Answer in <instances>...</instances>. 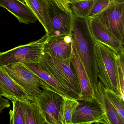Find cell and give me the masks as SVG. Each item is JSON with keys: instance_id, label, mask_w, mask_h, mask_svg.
Segmentation results:
<instances>
[{"instance_id": "6da1fadb", "label": "cell", "mask_w": 124, "mask_h": 124, "mask_svg": "<svg viewBox=\"0 0 124 124\" xmlns=\"http://www.w3.org/2000/svg\"><path fill=\"white\" fill-rule=\"evenodd\" d=\"M73 16L71 34L73 44L85 67L94 92L99 80L93 56L95 40L90 29L89 19L73 14Z\"/></svg>"}, {"instance_id": "7a4b0ae2", "label": "cell", "mask_w": 124, "mask_h": 124, "mask_svg": "<svg viewBox=\"0 0 124 124\" xmlns=\"http://www.w3.org/2000/svg\"><path fill=\"white\" fill-rule=\"evenodd\" d=\"M93 53L99 81L105 88L111 90L121 97L117 69L116 57L119 54L110 47L96 40H95Z\"/></svg>"}, {"instance_id": "3957f363", "label": "cell", "mask_w": 124, "mask_h": 124, "mask_svg": "<svg viewBox=\"0 0 124 124\" xmlns=\"http://www.w3.org/2000/svg\"><path fill=\"white\" fill-rule=\"evenodd\" d=\"M39 64L54 77L80 96V89L71 59H61L43 51Z\"/></svg>"}, {"instance_id": "277c9868", "label": "cell", "mask_w": 124, "mask_h": 124, "mask_svg": "<svg viewBox=\"0 0 124 124\" xmlns=\"http://www.w3.org/2000/svg\"><path fill=\"white\" fill-rule=\"evenodd\" d=\"M47 37L46 34L38 40L21 45L5 52H0V65L5 67L24 62L39 63L43 53V45Z\"/></svg>"}, {"instance_id": "5b68a950", "label": "cell", "mask_w": 124, "mask_h": 124, "mask_svg": "<svg viewBox=\"0 0 124 124\" xmlns=\"http://www.w3.org/2000/svg\"><path fill=\"white\" fill-rule=\"evenodd\" d=\"M9 76L27 94L35 101L45 89L43 80L23 63H16L5 67Z\"/></svg>"}, {"instance_id": "8992f818", "label": "cell", "mask_w": 124, "mask_h": 124, "mask_svg": "<svg viewBox=\"0 0 124 124\" xmlns=\"http://www.w3.org/2000/svg\"><path fill=\"white\" fill-rule=\"evenodd\" d=\"M94 17L114 37L124 45V2L112 1Z\"/></svg>"}, {"instance_id": "52a82bcc", "label": "cell", "mask_w": 124, "mask_h": 124, "mask_svg": "<svg viewBox=\"0 0 124 124\" xmlns=\"http://www.w3.org/2000/svg\"><path fill=\"white\" fill-rule=\"evenodd\" d=\"M64 98L50 91L43 90L34 101L39 107L47 124H64L62 105Z\"/></svg>"}, {"instance_id": "ba28073f", "label": "cell", "mask_w": 124, "mask_h": 124, "mask_svg": "<svg viewBox=\"0 0 124 124\" xmlns=\"http://www.w3.org/2000/svg\"><path fill=\"white\" fill-rule=\"evenodd\" d=\"M29 69L41 78L45 84V89L56 93L63 98H68L79 101L80 95L64 85L43 69L39 63L29 62L22 63Z\"/></svg>"}, {"instance_id": "9c48e42d", "label": "cell", "mask_w": 124, "mask_h": 124, "mask_svg": "<svg viewBox=\"0 0 124 124\" xmlns=\"http://www.w3.org/2000/svg\"><path fill=\"white\" fill-rule=\"evenodd\" d=\"M52 31L48 36L71 34L73 22L72 11L67 12L60 9L53 0H46Z\"/></svg>"}, {"instance_id": "30bf717a", "label": "cell", "mask_w": 124, "mask_h": 124, "mask_svg": "<svg viewBox=\"0 0 124 124\" xmlns=\"http://www.w3.org/2000/svg\"><path fill=\"white\" fill-rule=\"evenodd\" d=\"M72 118V124L103 123L101 108L95 99L79 100Z\"/></svg>"}, {"instance_id": "8fae6325", "label": "cell", "mask_w": 124, "mask_h": 124, "mask_svg": "<svg viewBox=\"0 0 124 124\" xmlns=\"http://www.w3.org/2000/svg\"><path fill=\"white\" fill-rule=\"evenodd\" d=\"M72 45L71 34L48 36L43 51L57 58L67 59L71 58Z\"/></svg>"}, {"instance_id": "7c38bea8", "label": "cell", "mask_w": 124, "mask_h": 124, "mask_svg": "<svg viewBox=\"0 0 124 124\" xmlns=\"http://www.w3.org/2000/svg\"><path fill=\"white\" fill-rule=\"evenodd\" d=\"M94 99L102 110L104 124H124V121L109 98L105 88L99 81L94 90Z\"/></svg>"}, {"instance_id": "4fadbf2b", "label": "cell", "mask_w": 124, "mask_h": 124, "mask_svg": "<svg viewBox=\"0 0 124 124\" xmlns=\"http://www.w3.org/2000/svg\"><path fill=\"white\" fill-rule=\"evenodd\" d=\"M71 59L72 65L75 71L79 85L82 100L89 101L93 99L94 91L85 67L73 43Z\"/></svg>"}, {"instance_id": "5bb4252c", "label": "cell", "mask_w": 124, "mask_h": 124, "mask_svg": "<svg viewBox=\"0 0 124 124\" xmlns=\"http://www.w3.org/2000/svg\"><path fill=\"white\" fill-rule=\"evenodd\" d=\"M88 19L90 29L94 40L110 47L119 55L124 54V44L110 34L95 17Z\"/></svg>"}, {"instance_id": "9a60e30c", "label": "cell", "mask_w": 124, "mask_h": 124, "mask_svg": "<svg viewBox=\"0 0 124 124\" xmlns=\"http://www.w3.org/2000/svg\"><path fill=\"white\" fill-rule=\"evenodd\" d=\"M0 91L2 96L12 101L32 99L9 76L4 67L0 65Z\"/></svg>"}, {"instance_id": "2e32d148", "label": "cell", "mask_w": 124, "mask_h": 124, "mask_svg": "<svg viewBox=\"0 0 124 124\" xmlns=\"http://www.w3.org/2000/svg\"><path fill=\"white\" fill-rule=\"evenodd\" d=\"M0 7L6 8L20 23L29 24L38 21L29 7L19 0H0Z\"/></svg>"}, {"instance_id": "e0dca14e", "label": "cell", "mask_w": 124, "mask_h": 124, "mask_svg": "<svg viewBox=\"0 0 124 124\" xmlns=\"http://www.w3.org/2000/svg\"><path fill=\"white\" fill-rule=\"evenodd\" d=\"M25 2L43 26L46 34L48 35H50L52 31V27L46 0H25Z\"/></svg>"}, {"instance_id": "ac0fdd59", "label": "cell", "mask_w": 124, "mask_h": 124, "mask_svg": "<svg viewBox=\"0 0 124 124\" xmlns=\"http://www.w3.org/2000/svg\"><path fill=\"white\" fill-rule=\"evenodd\" d=\"M23 101L26 124H47L39 107L34 101Z\"/></svg>"}, {"instance_id": "d6986e66", "label": "cell", "mask_w": 124, "mask_h": 124, "mask_svg": "<svg viewBox=\"0 0 124 124\" xmlns=\"http://www.w3.org/2000/svg\"><path fill=\"white\" fill-rule=\"evenodd\" d=\"M94 0H81L68 3L72 13L79 17H88Z\"/></svg>"}, {"instance_id": "ffe728a7", "label": "cell", "mask_w": 124, "mask_h": 124, "mask_svg": "<svg viewBox=\"0 0 124 124\" xmlns=\"http://www.w3.org/2000/svg\"><path fill=\"white\" fill-rule=\"evenodd\" d=\"M23 101L16 99L12 101L13 109L9 111L10 124H26Z\"/></svg>"}, {"instance_id": "44dd1931", "label": "cell", "mask_w": 124, "mask_h": 124, "mask_svg": "<svg viewBox=\"0 0 124 124\" xmlns=\"http://www.w3.org/2000/svg\"><path fill=\"white\" fill-rule=\"evenodd\" d=\"M79 104V101L73 99L64 98L62 105V115L64 124H72V118Z\"/></svg>"}, {"instance_id": "7402d4cb", "label": "cell", "mask_w": 124, "mask_h": 124, "mask_svg": "<svg viewBox=\"0 0 124 124\" xmlns=\"http://www.w3.org/2000/svg\"><path fill=\"white\" fill-rule=\"evenodd\" d=\"M105 89L112 105L122 119L124 121V101L120 96L117 95L114 91L108 88Z\"/></svg>"}, {"instance_id": "603a6c76", "label": "cell", "mask_w": 124, "mask_h": 124, "mask_svg": "<svg viewBox=\"0 0 124 124\" xmlns=\"http://www.w3.org/2000/svg\"><path fill=\"white\" fill-rule=\"evenodd\" d=\"M124 54H117L116 57L117 77L119 88L121 97L124 100Z\"/></svg>"}, {"instance_id": "cb8c5ba5", "label": "cell", "mask_w": 124, "mask_h": 124, "mask_svg": "<svg viewBox=\"0 0 124 124\" xmlns=\"http://www.w3.org/2000/svg\"><path fill=\"white\" fill-rule=\"evenodd\" d=\"M112 1L111 0H94L93 6L88 14V18L96 16L106 8Z\"/></svg>"}, {"instance_id": "d4e9b609", "label": "cell", "mask_w": 124, "mask_h": 124, "mask_svg": "<svg viewBox=\"0 0 124 124\" xmlns=\"http://www.w3.org/2000/svg\"><path fill=\"white\" fill-rule=\"evenodd\" d=\"M56 5L61 10L67 11L70 12L71 11L68 6V3L66 0H53Z\"/></svg>"}, {"instance_id": "484cf974", "label": "cell", "mask_w": 124, "mask_h": 124, "mask_svg": "<svg viewBox=\"0 0 124 124\" xmlns=\"http://www.w3.org/2000/svg\"><path fill=\"white\" fill-rule=\"evenodd\" d=\"M10 103L7 99L0 96V114L3 112L5 108H9L10 106Z\"/></svg>"}, {"instance_id": "4316f807", "label": "cell", "mask_w": 124, "mask_h": 124, "mask_svg": "<svg viewBox=\"0 0 124 124\" xmlns=\"http://www.w3.org/2000/svg\"><path fill=\"white\" fill-rule=\"evenodd\" d=\"M114 2H124V0H111Z\"/></svg>"}, {"instance_id": "83f0119b", "label": "cell", "mask_w": 124, "mask_h": 124, "mask_svg": "<svg viewBox=\"0 0 124 124\" xmlns=\"http://www.w3.org/2000/svg\"><path fill=\"white\" fill-rule=\"evenodd\" d=\"M78 0H66V1L67 2V3L74 2V1H78Z\"/></svg>"}, {"instance_id": "f1b7e54d", "label": "cell", "mask_w": 124, "mask_h": 124, "mask_svg": "<svg viewBox=\"0 0 124 124\" xmlns=\"http://www.w3.org/2000/svg\"><path fill=\"white\" fill-rule=\"evenodd\" d=\"M19 1H21L23 3H25V0H19Z\"/></svg>"}, {"instance_id": "f546056e", "label": "cell", "mask_w": 124, "mask_h": 124, "mask_svg": "<svg viewBox=\"0 0 124 124\" xmlns=\"http://www.w3.org/2000/svg\"><path fill=\"white\" fill-rule=\"evenodd\" d=\"M0 96H2V93L1 91H0Z\"/></svg>"}]
</instances>
